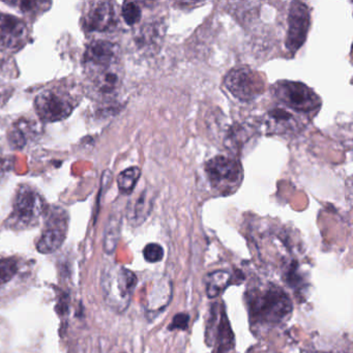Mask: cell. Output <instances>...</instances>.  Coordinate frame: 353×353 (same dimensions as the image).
<instances>
[{"instance_id":"14","label":"cell","mask_w":353,"mask_h":353,"mask_svg":"<svg viewBox=\"0 0 353 353\" xmlns=\"http://www.w3.org/2000/svg\"><path fill=\"white\" fill-rule=\"evenodd\" d=\"M263 123L270 134L294 133L299 128L295 115L281 107L270 109L264 117Z\"/></svg>"},{"instance_id":"10","label":"cell","mask_w":353,"mask_h":353,"mask_svg":"<svg viewBox=\"0 0 353 353\" xmlns=\"http://www.w3.org/2000/svg\"><path fill=\"white\" fill-rule=\"evenodd\" d=\"M310 26L311 15L309 8L301 1H293L289 9L288 32L286 37V47L289 51L296 52L305 44Z\"/></svg>"},{"instance_id":"4","label":"cell","mask_w":353,"mask_h":353,"mask_svg":"<svg viewBox=\"0 0 353 353\" xmlns=\"http://www.w3.org/2000/svg\"><path fill=\"white\" fill-rule=\"evenodd\" d=\"M204 169L212 189L222 195L234 193L243 183V166L237 159L216 156L206 162Z\"/></svg>"},{"instance_id":"25","label":"cell","mask_w":353,"mask_h":353,"mask_svg":"<svg viewBox=\"0 0 353 353\" xmlns=\"http://www.w3.org/2000/svg\"><path fill=\"white\" fill-rule=\"evenodd\" d=\"M190 316L187 313H179L173 317L172 322L169 324V330H187L189 328Z\"/></svg>"},{"instance_id":"22","label":"cell","mask_w":353,"mask_h":353,"mask_svg":"<svg viewBox=\"0 0 353 353\" xmlns=\"http://www.w3.org/2000/svg\"><path fill=\"white\" fill-rule=\"evenodd\" d=\"M32 125L28 121H24V123H19L14 127V129L11 132V140L12 143L16 146V148H22L26 145V140H28V136L32 133V130L30 129Z\"/></svg>"},{"instance_id":"17","label":"cell","mask_w":353,"mask_h":353,"mask_svg":"<svg viewBox=\"0 0 353 353\" xmlns=\"http://www.w3.org/2000/svg\"><path fill=\"white\" fill-rule=\"evenodd\" d=\"M171 299H172V284L170 280L167 278L160 279L148 301V311L161 313L168 307Z\"/></svg>"},{"instance_id":"16","label":"cell","mask_w":353,"mask_h":353,"mask_svg":"<svg viewBox=\"0 0 353 353\" xmlns=\"http://www.w3.org/2000/svg\"><path fill=\"white\" fill-rule=\"evenodd\" d=\"M154 197L148 190H144L135 200L129 204L128 219L134 226H139L148 219L152 208Z\"/></svg>"},{"instance_id":"12","label":"cell","mask_w":353,"mask_h":353,"mask_svg":"<svg viewBox=\"0 0 353 353\" xmlns=\"http://www.w3.org/2000/svg\"><path fill=\"white\" fill-rule=\"evenodd\" d=\"M117 23L114 6L109 1H97L90 5L84 17V26L90 32H107Z\"/></svg>"},{"instance_id":"21","label":"cell","mask_w":353,"mask_h":353,"mask_svg":"<svg viewBox=\"0 0 353 353\" xmlns=\"http://www.w3.org/2000/svg\"><path fill=\"white\" fill-rule=\"evenodd\" d=\"M18 272V261L15 258H0V286L10 282Z\"/></svg>"},{"instance_id":"19","label":"cell","mask_w":353,"mask_h":353,"mask_svg":"<svg viewBox=\"0 0 353 353\" xmlns=\"http://www.w3.org/2000/svg\"><path fill=\"white\" fill-rule=\"evenodd\" d=\"M121 216H112L107 224L104 239V248L107 254H112L117 249L121 235Z\"/></svg>"},{"instance_id":"8","label":"cell","mask_w":353,"mask_h":353,"mask_svg":"<svg viewBox=\"0 0 353 353\" xmlns=\"http://www.w3.org/2000/svg\"><path fill=\"white\" fill-rule=\"evenodd\" d=\"M205 341L214 353H228L234 347V336L224 310L214 305L206 325Z\"/></svg>"},{"instance_id":"24","label":"cell","mask_w":353,"mask_h":353,"mask_svg":"<svg viewBox=\"0 0 353 353\" xmlns=\"http://www.w3.org/2000/svg\"><path fill=\"white\" fill-rule=\"evenodd\" d=\"M143 257L150 263H157L164 258V249L159 243H148L143 249Z\"/></svg>"},{"instance_id":"3","label":"cell","mask_w":353,"mask_h":353,"mask_svg":"<svg viewBox=\"0 0 353 353\" xmlns=\"http://www.w3.org/2000/svg\"><path fill=\"white\" fill-rule=\"evenodd\" d=\"M44 198L30 185H20L14 198L13 212L9 218L10 226L15 229H28L36 226L46 214Z\"/></svg>"},{"instance_id":"23","label":"cell","mask_w":353,"mask_h":353,"mask_svg":"<svg viewBox=\"0 0 353 353\" xmlns=\"http://www.w3.org/2000/svg\"><path fill=\"white\" fill-rule=\"evenodd\" d=\"M123 20L128 26H132L137 24L141 19V9L135 3H125L121 10Z\"/></svg>"},{"instance_id":"26","label":"cell","mask_w":353,"mask_h":353,"mask_svg":"<svg viewBox=\"0 0 353 353\" xmlns=\"http://www.w3.org/2000/svg\"><path fill=\"white\" fill-rule=\"evenodd\" d=\"M16 5L19 6L20 9L23 12L34 11L38 6L43 5L41 3H34V1H23V3H16Z\"/></svg>"},{"instance_id":"15","label":"cell","mask_w":353,"mask_h":353,"mask_svg":"<svg viewBox=\"0 0 353 353\" xmlns=\"http://www.w3.org/2000/svg\"><path fill=\"white\" fill-rule=\"evenodd\" d=\"M92 88L102 96L114 94L121 85V72L117 65L92 74Z\"/></svg>"},{"instance_id":"20","label":"cell","mask_w":353,"mask_h":353,"mask_svg":"<svg viewBox=\"0 0 353 353\" xmlns=\"http://www.w3.org/2000/svg\"><path fill=\"white\" fill-rule=\"evenodd\" d=\"M140 175H141V170L136 166L130 167L121 172L117 177L119 191L125 195L131 194L139 181Z\"/></svg>"},{"instance_id":"13","label":"cell","mask_w":353,"mask_h":353,"mask_svg":"<svg viewBox=\"0 0 353 353\" xmlns=\"http://www.w3.org/2000/svg\"><path fill=\"white\" fill-rule=\"evenodd\" d=\"M28 28L22 20L0 13V47L18 49L26 44Z\"/></svg>"},{"instance_id":"9","label":"cell","mask_w":353,"mask_h":353,"mask_svg":"<svg viewBox=\"0 0 353 353\" xmlns=\"http://www.w3.org/2000/svg\"><path fill=\"white\" fill-rule=\"evenodd\" d=\"M68 214L61 208H52L47 216L44 231L37 243V249L42 254L57 252L65 241L68 232Z\"/></svg>"},{"instance_id":"1","label":"cell","mask_w":353,"mask_h":353,"mask_svg":"<svg viewBox=\"0 0 353 353\" xmlns=\"http://www.w3.org/2000/svg\"><path fill=\"white\" fill-rule=\"evenodd\" d=\"M250 322L255 330L276 327L288 320L292 301L280 287L272 284L251 287L245 293Z\"/></svg>"},{"instance_id":"27","label":"cell","mask_w":353,"mask_h":353,"mask_svg":"<svg viewBox=\"0 0 353 353\" xmlns=\"http://www.w3.org/2000/svg\"><path fill=\"white\" fill-rule=\"evenodd\" d=\"M309 353H327V352H309Z\"/></svg>"},{"instance_id":"18","label":"cell","mask_w":353,"mask_h":353,"mask_svg":"<svg viewBox=\"0 0 353 353\" xmlns=\"http://www.w3.org/2000/svg\"><path fill=\"white\" fill-rule=\"evenodd\" d=\"M232 276L228 270H216L206 276V294L210 299H216L222 294L229 285H230Z\"/></svg>"},{"instance_id":"7","label":"cell","mask_w":353,"mask_h":353,"mask_svg":"<svg viewBox=\"0 0 353 353\" xmlns=\"http://www.w3.org/2000/svg\"><path fill=\"white\" fill-rule=\"evenodd\" d=\"M37 113L43 121L55 123L63 121L73 112V99L68 92L59 88L44 90L34 101Z\"/></svg>"},{"instance_id":"2","label":"cell","mask_w":353,"mask_h":353,"mask_svg":"<svg viewBox=\"0 0 353 353\" xmlns=\"http://www.w3.org/2000/svg\"><path fill=\"white\" fill-rule=\"evenodd\" d=\"M137 276L132 270L119 264L108 266L103 272L101 287L107 305L123 313L129 307L137 286Z\"/></svg>"},{"instance_id":"6","label":"cell","mask_w":353,"mask_h":353,"mask_svg":"<svg viewBox=\"0 0 353 353\" xmlns=\"http://www.w3.org/2000/svg\"><path fill=\"white\" fill-rule=\"evenodd\" d=\"M224 85L229 92L241 102H251L263 94L265 80L263 76L249 67H236L228 72Z\"/></svg>"},{"instance_id":"5","label":"cell","mask_w":353,"mask_h":353,"mask_svg":"<svg viewBox=\"0 0 353 353\" xmlns=\"http://www.w3.org/2000/svg\"><path fill=\"white\" fill-rule=\"evenodd\" d=\"M272 94L287 108L301 113H310L321 106V99L313 90L301 82L282 80L272 86Z\"/></svg>"},{"instance_id":"11","label":"cell","mask_w":353,"mask_h":353,"mask_svg":"<svg viewBox=\"0 0 353 353\" xmlns=\"http://www.w3.org/2000/svg\"><path fill=\"white\" fill-rule=\"evenodd\" d=\"M119 63V49L108 41H94L86 49L84 65L90 74L117 65Z\"/></svg>"}]
</instances>
